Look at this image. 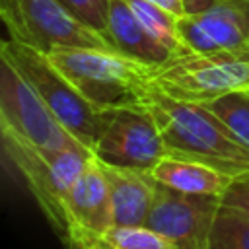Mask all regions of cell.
<instances>
[{
    "label": "cell",
    "mask_w": 249,
    "mask_h": 249,
    "mask_svg": "<svg viewBox=\"0 0 249 249\" xmlns=\"http://www.w3.org/2000/svg\"><path fill=\"white\" fill-rule=\"evenodd\" d=\"M142 103L152 113L169 156L204 161L224 173H249V148L202 103L181 101L163 93L154 82Z\"/></svg>",
    "instance_id": "6da1fadb"
},
{
    "label": "cell",
    "mask_w": 249,
    "mask_h": 249,
    "mask_svg": "<svg viewBox=\"0 0 249 249\" xmlns=\"http://www.w3.org/2000/svg\"><path fill=\"white\" fill-rule=\"evenodd\" d=\"M177 33L189 53L249 45V0H185Z\"/></svg>",
    "instance_id": "9c48e42d"
},
{
    "label": "cell",
    "mask_w": 249,
    "mask_h": 249,
    "mask_svg": "<svg viewBox=\"0 0 249 249\" xmlns=\"http://www.w3.org/2000/svg\"><path fill=\"white\" fill-rule=\"evenodd\" d=\"M99 163L109 183L115 226H146L158 189L152 171Z\"/></svg>",
    "instance_id": "7c38bea8"
},
{
    "label": "cell",
    "mask_w": 249,
    "mask_h": 249,
    "mask_svg": "<svg viewBox=\"0 0 249 249\" xmlns=\"http://www.w3.org/2000/svg\"><path fill=\"white\" fill-rule=\"evenodd\" d=\"M97 249H177L165 235L148 226H113Z\"/></svg>",
    "instance_id": "ac0fdd59"
},
{
    "label": "cell",
    "mask_w": 249,
    "mask_h": 249,
    "mask_svg": "<svg viewBox=\"0 0 249 249\" xmlns=\"http://www.w3.org/2000/svg\"><path fill=\"white\" fill-rule=\"evenodd\" d=\"M93 156L109 165L152 171L165 156V142L144 103L119 107L97 140Z\"/></svg>",
    "instance_id": "ba28073f"
},
{
    "label": "cell",
    "mask_w": 249,
    "mask_h": 249,
    "mask_svg": "<svg viewBox=\"0 0 249 249\" xmlns=\"http://www.w3.org/2000/svg\"><path fill=\"white\" fill-rule=\"evenodd\" d=\"M0 56L8 58L16 66V70L31 84L60 124L93 154V148L109 126L115 109L105 111L89 103L51 62V58L33 47L6 39L2 41Z\"/></svg>",
    "instance_id": "3957f363"
},
{
    "label": "cell",
    "mask_w": 249,
    "mask_h": 249,
    "mask_svg": "<svg viewBox=\"0 0 249 249\" xmlns=\"http://www.w3.org/2000/svg\"><path fill=\"white\" fill-rule=\"evenodd\" d=\"M222 196L181 193L158 183L146 226L165 235L177 249H208Z\"/></svg>",
    "instance_id": "30bf717a"
},
{
    "label": "cell",
    "mask_w": 249,
    "mask_h": 249,
    "mask_svg": "<svg viewBox=\"0 0 249 249\" xmlns=\"http://www.w3.org/2000/svg\"><path fill=\"white\" fill-rule=\"evenodd\" d=\"M208 249H249V216L222 204L212 226Z\"/></svg>",
    "instance_id": "e0dca14e"
},
{
    "label": "cell",
    "mask_w": 249,
    "mask_h": 249,
    "mask_svg": "<svg viewBox=\"0 0 249 249\" xmlns=\"http://www.w3.org/2000/svg\"><path fill=\"white\" fill-rule=\"evenodd\" d=\"M222 204L249 216V173L235 175L222 195Z\"/></svg>",
    "instance_id": "ffe728a7"
},
{
    "label": "cell",
    "mask_w": 249,
    "mask_h": 249,
    "mask_svg": "<svg viewBox=\"0 0 249 249\" xmlns=\"http://www.w3.org/2000/svg\"><path fill=\"white\" fill-rule=\"evenodd\" d=\"M152 175L158 183L171 187L175 191L216 196H222L233 179V175L224 173L204 161L177 158L169 154L152 169Z\"/></svg>",
    "instance_id": "5bb4252c"
},
{
    "label": "cell",
    "mask_w": 249,
    "mask_h": 249,
    "mask_svg": "<svg viewBox=\"0 0 249 249\" xmlns=\"http://www.w3.org/2000/svg\"><path fill=\"white\" fill-rule=\"evenodd\" d=\"M58 2L72 16H76L82 23L99 31L105 37L107 18H109V2L111 0H58Z\"/></svg>",
    "instance_id": "d6986e66"
},
{
    "label": "cell",
    "mask_w": 249,
    "mask_h": 249,
    "mask_svg": "<svg viewBox=\"0 0 249 249\" xmlns=\"http://www.w3.org/2000/svg\"><path fill=\"white\" fill-rule=\"evenodd\" d=\"M134 16L142 21V25L160 41L163 43L173 54L189 53L177 33V16L169 10L150 2V0H126Z\"/></svg>",
    "instance_id": "9a60e30c"
},
{
    "label": "cell",
    "mask_w": 249,
    "mask_h": 249,
    "mask_svg": "<svg viewBox=\"0 0 249 249\" xmlns=\"http://www.w3.org/2000/svg\"><path fill=\"white\" fill-rule=\"evenodd\" d=\"M105 37L115 51L154 68L167 62L171 56H175L163 43H160L142 25V21L134 16L126 0L109 2Z\"/></svg>",
    "instance_id": "4fadbf2b"
},
{
    "label": "cell",
    "mask_w": 249,
    "mask_h": 249,
    "mask_svg": "<svg viewBox=\"0 0 249 249\" xmlns=\"http://www.w3.org/2000/svg\"><path fill=\"white\" fill-rule=\"evenodd\" d=\"M202 105L214 113L245 148H249V88L224 93Z\"/></svg>",
    "instance_id": "2e32d148"
},
{
    "label": "cell",
    "mask_w": 249,
    "mask_h": 249,
    "mask_svg": "<svg viewBox=\"0 0 249 249\" xmlns=\"http://www.w3.org/2000/svg\"><path fill=\"white\" fill-rule=\"evenodd\" d=\"M152 82L167 95L206 103L235 89L249 88V45L214 53H183L152 72Z\"/></svg>",
    "instance_id": "277c9868"
},
{
    "label": "cell",
    "mask_w": 249,
    "mask_h": 249,
    "mask_svg": "<svg viewBox=\"0 0 249 249\" xmlns=\"http://www.w3.org/2000/svg\"><path fill=\"white\" fill-rule=\"evenodd\" d=\"M47 56L89 103L105 111L142 103L152 84L154 66L113 49L60 47Z\"/></svg>",
    "instance_id": "7a4b0ae2"
},
{
    "label": "cell",
    "mask_w": 249,
    "mask_h": 249,
    "mask_svg": "<svg viewBox=\"0 0 249 249\" xmlns=\"http://www.w3.org/2000/svg\"><path fill=\"white\" fill-rule=\"evenodd\" d=\"M0 130L45 150L84 146L60 124L31 84L4 56H0Z\"/></svg>",
    "instance_id": "52a82bcc"
},
{
    "label": "cell",
    "mask_w": 249,
    "mask_h": 249,
    "mask_svg": "<svg viewBox=\"0 0 249 249\" xmlns=\"http://www.w3.org/2000/svg\"><path fill=\"white\" fill-rule=\"evenodd\" d=\"M8 160L23 177L43 214L56 230H64V198L93 156L84 146L45 150L2 132Z\"/></svg>",
    "instance_id": "5b68a950"
},
{
    "label": "cell",
    "mask_w": 249,
    "mask_h": 249,
    "mask_svg": "<svg viewBox=\"0 0 249 249\" xmlns=\"http://www.w3.org/2000/svg\"><path fill=\"white\" fill-rule=\"evenodd\" d=\"M150 2H154V4H158L161 8H165V10H169L177 18L185 16V0H150Z\"/></svg>",
    "instance_id": "44dd1931"
},
{
    "label": "cell",
    "mask_w": 249,
    "mask_h": 249,
    "mask_svg": "<svg viewBox=\"0 0 249 249\" xmlns=\"http://www.w3.org/2000/svg\"><path fill=\"white\" fill-rule=\"evenodd\" d=\"M115 226L109 183L95 156L64 198V235L72 249H97Z\"/></svg>",
    "instance_id": "8fae6325"
},
{
    "label": "cell",
    "mask_w": 249,
    "mask_h": 249,
    "mask_svg": "<svg viewBox=\"0 0 249 249\" xmlns=\"http://www.w3.org/2000/svg\"><path fill=\"white\" fill-rule=\"evenodd\" d=\"M0 16L10 39L45 54L60 47L113 49L99 31L82 23L58 0H0Z\"/></svg>",
    "instance_id": "8992f818"
}]
</instances>
